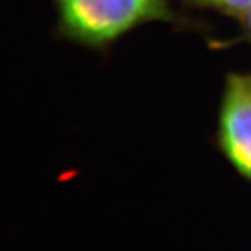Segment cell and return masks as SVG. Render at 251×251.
<instances>
[{
  "mask_svg": "<svg viewBox=\"0 0 251 251\" xmlns=\"http://www.w3.org/2000/svg\"><path fill=\"white\" fill-rule=\"evenodd\" d=\"M219 145L229 162L251 180V77L227 78L219 113Z\"/></svg>",
  "mask_w": 251,
  "mask_h": 251,
  "instance_id": "2",
  "label": "cell"
},
{
  "mask_svg": "<svg viewBox=\"0 0 251 251\" xmlns=\"http://www.w3.org/2000/svg\"><path fill=\"white\" fill-rule=\"evenodd\" d=\"M59 32L84 45H106L141 24L171 18L165 0H53Z\"/></svg>",
  "mask_w": 251,
  "mask_h": 251,
  "instance_id": "1",
  "label": "cell"
},
{
  "mask_svg": "<svg viewBox=\"0 0 251 251\" xmlns=\"http://www.w3.org/2000/svg\"><path fill=\"white\" fill-rule=\"evenodd\" d=\"M201 6L214 7L230 14L244 16L251 9V0H193Z\"/></svg>",
  "mask_w": 251,
  "mask_h": 251,
  "instance_id": "3",
  "label": "cell"
},
{
  "mask_svg": "<svg viewBox=\"0 0 251 251\" xmlns=\"http://www.w3.org/2000/svg\"><path fill=\"white\" fill-rule=\"evenodd\" d=\"M244 17H246V24H247V28H249V31L251 32V9L244 14Z\"/></svg>",
  "mask_w": 251,
  "mask_h": 251,
  "instance_id": "4",
  "label": "cell"
}]
</instances>
